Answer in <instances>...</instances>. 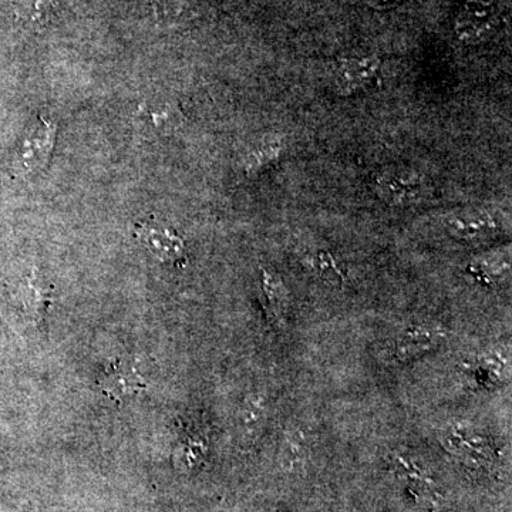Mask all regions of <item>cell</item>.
I'll use <instances>...</instances> for the list:
<instances>
[{"mask_svg": "<svg viewBox=\"0 0 512 512\" xmlns=\"http://www.w3.org/2000/svg\"><path fill=\"white\" fill-rule=\"evenodd\" d=\"M375 191L380 200L396 207L419 202L426 194L423 178L414 171L404 168H390L377 175Z\"/></svg>", "mask_w": 512, "mask_h": 512, "instance_id": "1", "label": "cell"}, {"mask_svg": "<svg viewBox=\"0 0 512 512\" xmlns=\"http://www.w3.org/2000/svg\"><path fill=\"white\" fill-rule=\"evenodd\" d=\"M498 10L491 0H467L458 13L456 33L464 43H480L493 35Z\"/></svg>", "mask_w": 512, "mask_h": 512, "instance_id": "2", "label": "cell"}, {"mask_svg": "<svg viewBox=\"0 0 512 512\" xmlns=\"http://www.w3.org/2000/svg\"><path fill=\"white\" fill-rule=\"evenodd\" d=\"M136 238L164 264L185 268L188 265L187 245L177 232L151 224L137 225Z\"/></svg>", "mask_w": 512, "mask_h": 512, "instance_id": "3", "label": "cell"}, {"mask_svg": "<svg viewBox=\"0 0 512 512\" xmlns=\"http://www.w3.org/2000/svg\"><path fill=\"white\" fill-rule=\"evenodd\" d=\"M446 228L451 237L467 242H484L493 239L500 231V222L491 212L467 208L450 212Z\"/></svg>", "mask_w": 512, "mask_h": 512, "instance_id": "4", "label": "cell"}, {"mask_svg": "<svg viewBox=\"0 0 512 512\" xmlns=\"http://www.w3.org/2000/svg\"><path fill=\"white\" fill-rule=\"evenodd\" d=\"M380 69V59L376 56L350 57L339 60L332 73L335 92L340 96H353L372 82Z\"/></svg>", "mask_w": 512, "mask_h": 512, "instance_id": "5", "label": "cell"}, {"mask_svg": "<svg viewBox=\"0 0 512 512\" xmlns=\"http://www.w3.org/2000/svg\"><path fill=\"white\" fill-rule=\"evenodd\" d=\"M101 392L117 403L143 393L148 384L138 372L134 363L128 360H114L99 379Z\"/></svg>", "mask_w": 512, "mask_h": 512, "instance_id": "6", "label": "cell"}, {"mask_svg": "<svg viewBox=\"0 0 512 512\" xmlns=\"http://www.w3.org/2000/svg\"><path fill=\"white\" fill-rule=\"evenodd\" d=\"M444 446L457 456L481 461V463L493 460L494 457L493 448L483 436L463 427H454L448 431L447 436L444 437Z\"/></svg>", "mask_w": 512, "mask_h": 512, "instance_id": "7", "label": "cell"}, {"mask_svg": "<svg viewBox=\"0 0 512 512\" xmlns=\"http://www.w3.org/2000/svg\"><path fill=\"white\" fill-rule=\"evenodd\" d=\"M56 130L55 124L42 120V124L30 134L23 153V161L29 168L43 167L49 163L55 147Z\"/></svg>", "mask_w": 512, "mask_h": 512, "instance_id": "8", "label": "cell"}, {"mask_svg": "<svg viewBox=\"0 0 512 512\" xmlns=\"http://www.w3.org/2000/svg\"><path fill=\"white\" fill-rule=\"evenodd\" d=\"M262 291L271 315L275 316L276 320H284L288 306V291L282 279L272 271L262 272Z\"/></svg>", "mask_w": 512, "mask_h": 512, "instance_id": "9", "label": "cell"}, {"mask_svg": "<svg viewBox=\"0 0 512 512\" xmlns=\"http://www.w3.org/2000/svg\"><path fill=\"white\" fill-rule=\"evenodd\" d=\"M315 269L320 278L335 288H342L345 285L346 278L342 269L336 264L335 258L329 252L322 251L316 256Z\"/></svg>", "mask_w": 512, "mask_h": 512, "instance_id": "10", "label": "cell"}, {"mask_svg": "<svg viewBox=\"0 0 512 512\" xmlns=\"http://www.w3.org/2000/svg\"><path fill=\"white\" fill-rule=\"evenodd\" d=\"M434 348H436V345H431V343L399 338L397 339L396 348H394V356H396L400 362H406V360L424 355V353L430 352V350Z\"/></svg>", "mask_w": 512, "mask_h": 512, "instance_id": "11", "label": "cell"}, {"mask_svg": "<svg viewBox=\"0 0 512 512\" xmlns=\"http://www.w3.org/2000/svg\"><path fill=\"white\" fill-rule=\"evenodd\" d=\"M282 144L279 141L276 143H268L262 148H259L258 151H255L251 156V164H249V168H258L262 167V165L269 163L271 160H275V157L279 156L281 153Z\"/></svg>", "mask_w": 512, "mask_h": 512, "instance_id": "12", "label": "cell"}, {"mask_svg": "<svg viewBox=\"0 0 512 512\" xmlns=\"http://www.w3.org/2000/svg\"><path fill=\"white\" fill-rule=\"evenodd\" d=\"M367 6L376 10H390L399 5L400 0H363Z\"/></svg>", "mask_w": 512, "mask_h": 512, "instance_id": "13", "label": "cell"}]
</instances>
